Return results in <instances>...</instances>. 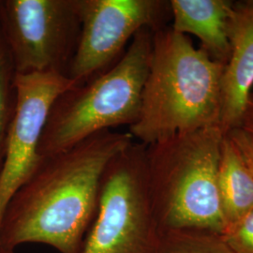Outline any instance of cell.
<instances>
[{
    "label": "cell",
    "mask_w": 253,
    "mask_h": 253,
    "mask_svg": "<svg viewBox=\"0 0 253 253\" xmlns=\"http://www.w3.org/2000/svg\"><path fill=\"white\" fill-rule=\"evenodd\" d=\"M238 128L253 138V91L245 107Z\"/></svg>",
    "instance_id": "cell-16"
},
{
    "label": "cell",
    "mask_w": 253,
    "mask_h": 253,
    "mask_svg": "<svg viewBox=\"0 0 253 253\" xmlns=\"http://www.w3.org/2000/svg\"><path fill=\"white\" fill-rule=\"evenodd\" d=\"M1 5H2V0H0V10H1Z\"/></svg>",
    "instance_id": "cell-18"
},
{
    "label": "cell",
    "mask_w": 253,
    "mask_h": 253,
    "mask_svg": "<svg viewBox=\"0 0 253 253\" xmlns=\"http://www.w3.org/2000/svg\"><path fill=\"white\" fill-rule=\"evenodd\" d=\"M217 187L226 229L253 209V175L228 134L221 143Z\"/></svg>",
    "instance_id": "cell-11"
},
{
    "label": "cell",
    "mask_w": 253,
    "mask_h": 253,
    "mask_svg": "<svg viewBox=\"0 0 253 253\" xmlns=\"http://www.w3.org/2000/svg\"><path fill=\"white\" fill-rule=\"evenodd\" d=\"M76 85L58 73L16 74V105L0 168V226L10 200L36 171L39 145L54 100Z\"/></svg>",
    "instance_id": "cell-8"
},
{
    "label": "cell",
    "mask_w": 253,
    "mask_h": 253,
    "mask_svg": "<svg viewBox=\"0 0 253 253\" xmlns=\"http://www.w3.org/2000/svg\"><path fill=\"white\" fill-rule=\"evenodd\" d=\"M132 141L128 132L107 129L43 157L6 208L0 248L14 252L34 243L58 253H80L97 212L103 172Z\"/></svg>",
    "instance_id": "cell-1"
},
{
    "label": "cell",
    "mask_w": 253,
    "mask_h": 253,
    "mask_svg": "<svg viewBox=\"0 0 253 253\" xmlns=\"http://www.w3.org/2000/svg\"><path fill=\"white\" fill-rule=\"evenodd\" d=\"M220 235L231 253H253V209Z\"/></svg>",
    "instance_id": "cell-14"
},
{
    "label": "cell",
    "mask_w": 253,
    "mask_h": 253,
    "mask_svg": "<svg viewBox=\"0 0 253 253\" xmlns=\"http://www.w3.org/2000/svg\"><path fill=\"white\" fill-rule=\"evenodd\" d=\"M0 33L16 74L67 76L81 33L79 0H2Z\"/></svg>",
    "instance_id": "cell-6"
},
{
    "label": "cell",
    "mask_w": 253,
    "mask_h": 253,
    "mask_svg": "<svg viewBox=\"0 0 253 253\" xmlns=\"http://www.w3.org/2000/svg\"><path fill=\"white\" fill-rule=\"evenodd\" d=\"M224 133L202 128L146 145L148 189L160 231L225 230L217 187Z\"/></svg>",
    "instance_id": "cell-3"
},
{
    "label": "cell",
    "mask_w": 253,
    "mask_h": 253,
    "mask_svg": "<svg viewBox=\"0 0 253 253\" xmlns=\"http://www.w3.org/2000/svg\"><path fill=\"white\" fill-rule=\"evenodd\" d=\"M15 71L0 33V168L16 105Z\"/></svg>",
    "instance_id": "cell-13"
},
{
    "label": "cell",
    "mask_w": 253,
    "mask_h": 253,
    "mask_svg": "<svg viewBox=\"0 0 253 253\" xmlns=\"http://www.w3.org/2000/svg\"><path fill=\"white\" fill-rule=\"evenodd\" d=\"M223 69L187 35L171 27L155 31L140 115L127 132L149 145L219 126Z\"/></svg>",
    "instance_id": "cell-2"
},
{
    "label": "cell",
    "mask_w": 253,
    "mask_h": 253,
    "mask_svg": "<svg viewBox=\"0 0 253 253\" xmlns=\"http://www.w3.org/2000/svg\"><path fill=\"white\" fill-rule=\"evenodd\" d=\"M160 229L148 189L146 145L132 141L109 162L80 253H155Z\"/></svg>",
    "instance_id": "cell-5"
},
{
    "label": "cell",
    "mask_w": 253,
    "mask_h": 253,
    "mask_svg": "<svg viewBox=\"0 0 253 253\" xmlns=\"http://www.w3.org/2000/svg\"><path fill=\"white\" fill-rule=\"evenodd\" d=\"M234 4L228 0H171V27L183 35L197 37L201 49L225 66L230 55L227 27Z\"/></svg>",
    "instance_id": "cell-10"
},
{
    "label": "cell",
    "mask_w": 253,
    "mask_h": 253,
    "mask_svg": "<svg viewBox=\"0 0 253 253\" xmlns=\"http://www.w3.org/2000/svg\"><path fill=\"white\" fill-rule=\"evenodd\" d=\"M81 33L67 77L76 85L108 70L143 28L165 27L170 1L79 0ZM172 16V15H171Z\"/></svg>",
    "instance_id": "cell-7"
},
{
    "label": "cell",
    "mask_w": 253,
    "mask_h": 253,
    "mask_svg": "<svg viewBox=\"0 0 253 253\" xmlns=\"http://www.w3.org/2000/svg\"><path fill=\"white\" fill-rule=\"evenodd\" d=\"M230 55L221 77L220 128L239 126L253 91V0L235 3L228 21Z\"/></svg>",
    "instance_id": "cell-9"
},
{
    "label": "cell",
    "mask_w": 253,
    "mask_h": 253,
    "mask_svg": "<svg viewBox=\"0 0 253 253\" xmlns=\"http://www.w3.org/2000/svg\"><path fill=\"white\" fill-rule=\"evenodd\" d=\"M228 136L234 142L238 151L241 154L246 165L253 175V138L245 133L238 127L230 130Z\"/></svg>",
    "instance_id": "cell-15"
},
{
    "label": "cell",
    "mask_w": 253,
    "mask_h": 253,
    "mask_svg": "<svg viewBox=\"0 0 253 253\" xmlns=\"http://www.w3.org/2000/svg\"><path fill=\"white\" fill-rule=\"evenodd\" d=\"M153 34L150 28L141 29L108 70L70 87L54 100L39 145L42 157L63 152L100 131L135 123L149 71Z\"/></svg>",
    "instance_id": "cell-4"
},
{
    "label": "cell",
    "mask_w": 253,
    "mask_h": 253,
    "mask_svg": "<svg viewBox=\"0 0 253 253\" xmlns=\"http://www.w3.org/2000/svg\"><path fill=\"white\" fill-rule=\"evenodd\" d=\"M155 253H232L217 233L198 229L161 231Z\"/></svg>",
    "instance_id": "cell-12"
},
{
    "label": "cell",
    "mask_w": 253,
    "mask_h": 253,
    "mask_svg": "<svg viewBox=\"0 0 253 253\" xmlns=\"http://www.w3.org/2000/svg\"><path fill=\"white\" fill-rule=\"evenodd\" d=\"M0 253H14V252H9V251H6V250L0 248Z\"/></svg>",
    "instance_id": "cell-17"
}]
</instances>
